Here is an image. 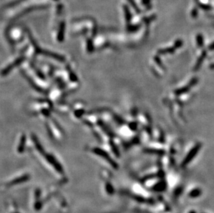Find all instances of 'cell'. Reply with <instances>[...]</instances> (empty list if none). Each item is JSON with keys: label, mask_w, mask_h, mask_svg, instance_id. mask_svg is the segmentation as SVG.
I'll use <instances>...</instances> for the list:
<instances>
[{"label": "cell", "mask_w": 214, "mask_h": 213, "mask_svg": "<svg viewBox=\"0 0 214 213\" xmlns=\"http://www.w3.org/2000/svg\"><path fill=\"white\" fill-rule=\"evenodd\" d=\"M197 43H198L199 46H202V43H203V40H202V36L201 35H198V36H197Z\"/></svg>", "instance_id": "3957f363"}, {"label": "cell", "mask_w": 214, "mask_h": 213, "mask_svg": "<svg viewBox=\"0 0 214 213\" xmlns=\"http://www.w3.org/2000/svg\"><path fill=\"white\" fill-rule=\"evenodd\" d=\"M210 49H214V43L210 46Z\"/></svg>", "instance_id": "277c9868"}, {"label": "cell", "mask_w": 214, "mask_h": 213, "mask_svg": "<svg viewBox=\"0 0 214 213\" xmlns=\"http://www.w3.org/2000/svg\"><path fill=\"white\" fill-rule=\"evenodd\" d=\"M200 148V145L198 144V145H197L194 148L192 149V150L190 151V152L188 153L187 157H186V159H184V161L183 162V166H185V165L188 164V163L191 161V159L195 157V155L197 154V152H198Z\"/></svg>", "instance_id": "6da1fadb"}, {"label": "cell", "mask_w": 214, "mask_h": 213, "mask_svg": "<svg viewBox=\"0 0 214 213\" xmlns=\"http://www.w3.org/2000/svg\"><path fill=\"white\" fill-rule=\"evenodd\" d=\"M204 57H205V53H203V54H202V56H201V58H200L199 59V60H198V62H197L196 66H195V67H196V68H197V66H199L200 65H201L202 59H203L204 58Z\"/></svg>", "instance_id": "7a4b0ae2"}]
</instances>
